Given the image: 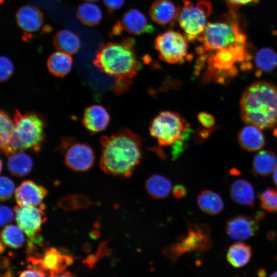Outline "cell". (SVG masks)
I'll return each instance as SVG.
<instances>
[{
  "label": "cell",
  "instance_id": "cell-34",
  "mask_svg": "<svg viewBox=\"0 0 277 277\" xmlns=\"http://www.w3.org/2000/svg\"><path fill=\"white\" fill-rule=\"evenodd\" d=\"M14 71V65L12 61L5 55L0 58V80L5 82L8 80Z\"/></svg>",
  "mask_w": 277,
  "mask_h": 277
},
{
  "label": "cell",
  "instance_id": "cell-25",
  "mask_svg": "<svg viewBox=\"0 0 277 277\" xmlns=\"http://www.w3.org/2000/svg\"><path fill=\"white\" fill-rule=\"evenodd\" d=\"M251 256L252 249L249 245L242 242H236L229 247L226 259L233 267L240 268L250 261Z\"/></svg>",
  "mask_w": 277,
  "mask_h": 277
},
{
  "label": "cell",
  "instance_id": "cell-1",
  "mask_svg": "<svg viewBox=\"0 0 277 277\" xmlns=\"http://www.w3.org/2000/svg\"><path fill=\"white\" fill-rule=\"evenodd\" d=\"M100 166L106 173L130 176L142 158L140 136L127 128L100 139Z\"/></svg>",
  "mask_w": 277,
  "mask_h": 277
},
{
  "label": "cell",
  "instance_id": "cell-22",
  "mask_svg": "<svg viewBox=\"0 0 277 277\" xmlns=\"http://www.w3.org/2000/svg\"><path fill=\"white\" fill-rule=\"evenodd\" d=\"M33 167V161L24 151H17L8 155L7 167L9 172L16 176L28 174Z\"/></svg>",
  "mask_w": 277,
  "mask_h": 277
},
{
  "label": "cell",
  "instance_id": "cell-4",
  "mask_svg": "<svg viewBox=\"0 0 277 277\" xmlns=\"http://www.w3.org/2000/svg\"><path fill=\"white\" fill-rule=\"evenodd\" d=\"M248 48L247 45L199 55L196 70L199 72L206 63L205 80H213L220 84H225L227 80L238 75V66L244 71L252 68V56Z\"/></svg>",
  "mask_w": 277,
  "mask_h": 277
},
{
  "label": "cell",
  "instance_id": "cell-40",
  "mask_svg": "<svg viewBox=\"0 0 277 277\" xmlns=\"http://www.w3.org/2000/svg\"><path fill=\"white\" fill-rule=\"evenodd\" d=\"M172 192L176 197L182 198L186 195V190L184 186L177 185L173 188Z\"/></svg>",
  "mask_w": 277,
  "mask_h": 277
},
{
  "label": "cell",
  "instance_id": "cell-20",
  "mask_svg": "<svg viewBox=\"0 0 277 277\" xmlns=\"http://www.w3.org/2000/svg\"><path fill=\"white\" fill-rule=\"evenodd\" d=\"M230 195L236 203L252 208L255 202V192L253 186L244 179L235 180L231 185Z\"/></svg>",
  "mask_w": 277,
  "mask_h": 277
},
{
  "label": "cell",
  "instance_id": "cell-47",
  "mask_svg": "<svg viewBox=\"0 0 277 277\" xmlns=\"http://www.w3.org/2000/svg\"><path fill=\"white\" fill-rule=\"evenodd\" d=\"M275 260L277 261V256L275 258Z\"/></svg>",
  "mask_w": 277,
  "mask_h": 277
},
{
  "label": "cell",
  "instance_id": "cell-15",
  "mask_svg": "<svg viewBox=\"0 0 277 277\" xmlns=\"http://www.w3.org/2000/svg\"><path fill=\"white\" fill-rule=\"evenodd\" d=\"M47 194L46 188L30 180L22 182L14 192L16 202L22 207L40 205Z\"/></svg>",
  "mask_w": 277,
  "mask_h": 277
},
{
  "label": "cell",
  "instance_id": "cell-26",
  "mask_svg": "<svg viewBox=\"0 0 277 277\" xmlns=\"http://www.w3.org/2000/svg\"><path fill=\"white\" fill-rule=\"evenodd\" d=\"M148 193L152 197L162 199L166 197L171 192L172 184L167 177L159 174L149 177L145 183Z\"/></svg>",
  "mask_w": 277,
  "mask_h": 277
},
{
  "label": "cell",
  "instance_id": "cell-31",
  "mask_svg": "<svg viewBox=\"0 0 277 277\" xmlns=\"http://www.w3.org/2000/svg\"><path fill=\"white\" fill-rule=\"evenodd\" d=\"M14 128V121L6 112L2 110L0 113V145L3 152L10 141Z\"/></svg>",
  "mask_w": 277,
  "mask_h": 277
},
{
  "label": "cell",
  "instance_id": "cell-10",
  "mask_svg": "<svg viewBox=\"0 0 277 277\" xmlns=\"http://www.w3.org/2000/svg\"><path fill=\"white\" fill-rule=\"evenodd\" d=\"M61 148L65 153V162L72 170L85 171L92 166L95 155L89 145L65 139L62 143Z\"/></svg>",
  "mask_w": 277,
  "mask_h": 277
},
{
  "label": "cell",
  "instance_id": "cell-27",
  "mask_svg": "<svg viewBox=\"0 0 277 277\" xmlns=\"http://www.w3.org/2000/svg\"><path fill=\"white\" fill-rule=\"evenodd\" d=\"M254 63L257 68V75L259 76L263 72H271L277 66V53L271 48H262L256 52Z\"/></svg>",
  "mask_w": 277,
  "mask_h": 277
},
{
  "label": "cell",
  "instance_id": "cell-38",
  "mask_svg": "<svg viewBox=\"0 0 277 277\" xmlns=\"http://www.w3.org/2000/svg\"><path fill=\"white\" fill-rule=\"evenodd\" d=\"M103 2L109 11H114L124 6L125 0H103Z\"/></svg>",
  "mask_w": 277,
  "mask_h": 277
},
{
  "label": "cell",
  "instance_id": "cell-17",
  "mask_svg": "<svg viewBox=\"0 0 277 277\" xmlns=\"http://www.w3.org/2000/svg\"><path fill=\"white\" fill-rule=\"evenodd\" d=\"M109 121L110 115L103 106L92 105L85 109L82 123L90 133H96L104 130Z\"/></svg>",
  "mask_w": 277,
  "mask_h": 277
},
{
  "label": "cell",
  "instance_id": "cell-42",
  "mask_svg": "<svg viewBox=\"0 0 277 277\" xmlns=\"http://www.w3.org/2000/svg\"><path fill=\"white\" fill-rule=\"evenodd\" d=\"M272 179L274 184L277 187V166L273 172Z\"/></svg>",
  "mask_w": 277,
  "mask_h": 277
},
{
  "label": "cell",
  "instance_id": "cell-24",
  "mask_svg": "<svg viewBox=\"0 0 277 277\" xmlns=\"http://www.w3.org/2000/svg\"><path fill=\"white\" fill-rule=\"evenodd\" d=\"M277 166V157L272 151L262 150L254 157L252 162L253 172L262 176L273 173Z\"/></svg>",
  "mask_w": 277,
  "mask_h": 277
},
{
  "label": "cell",
  "instance_id": "cell-9",
  "mask_svg": "<svg viewBox=\"0 0 277 277\" xmlns=\"http://www.w3.org/2000/svg\"><path fill=\"white\" fill-rule=\"evenodd\" d=\"M154 47L160 59L169 64H182L190 56L188 39L184 34L173 29L159 34Z\"/></svg>",
  "mask_w": 277,
  "mask_h": 277
},
{
  "label": "cell",
  "instance_id": "cell-35",
  "mask_svg": "<svg viewBox=\"0 0 277 277\" xmlns=\"http://www.w3.org/2000/svg\"><path fill=\"white\" fill-rule=\"evenodd\" d=\"M197 118L201 125L206 128H212L215 123L214 116L206 112H201L198 113Z\"/></svg>",
  "mask_w": 277,
  "mask_h": 277
},
{
  "label": "cell",
  "instance_id": "cell-29",
  "mask_svg": "<svg viewBox=\"0 0 277 277\" xmlns=\"http://www.w3.org/2000/svg\"><path fill=\"white\" fill-rule=\"evenodd\" d=\"M77 14L83 23L89 26L98 24L103 18L102 9L95 2L85 1L81 4L78 8Z\"/></svg>",
  "mask_w": 277,
  "mask_h": 277
},
{
  "label": "cell",
  "instance_id": "cell-28",
  "mask_svg": "<svg viewBox=\"0 0 277 277\" xmlns=\"http://www.w3.org/2000/svg\"><path fill=\"white\" fill-rule=\"evenodd\" d=\"M55 43L59 50L71 55L77 52L81 45V39L77 34L67 29H62L57 32Z\"/></svg>",
  "mask_w": 277,
  "mask_h": 277
},
{
  "label": "cell",
  "instance_id": "cell-30",
  "mask_svg": "<svg viewBox=\"0 0 277 277\" xmlns=\"http://www.w3.org/2000/svg\"><path fill=\"white\" fill-rule=\"evenodd\" d=\"M23 232L17 226L7 225L1 232V242L10 248H19L25 242Z\"/></svg>",
  "mask_w": 277,
  "mask_h": 277
},
{
  "label": "cell",
  "instance_id": "cell-37",
  "mask_svg": "<svg viewBox=\"0 0 277 277\" xmlns=\"http://www.w3.org/2000/svg\"><path fill=\"white\" fill-rule=\"evenodd\" d=\"M230 10H235L239 7L257 3L259 0H225Z\"/></svg>",
  "mask_w": 277,
  "mask_h": 277
},
{
  "label": "cell",
  "instance_id": "cell-45",
  "mask_svg": "<svg viewBox=\"0 0 277 277\" xmlns=\"http://www.w3.org/2000/svg\"><path fill=\"white\" fill-rule=\"evenodd\" d=\"M270 276H277V271L273 272L270 275Z\"/></svg>",
  "mask_w": 277,
  "mask_h": 277
},
{
  "label": "cell",
  "instance_id": "cell-33",
  "mask_svg": "<svg viewBox=\"0 0 277 277\" xmlns=\"http://www.w3.org/2000/svg\"><path fill=\"white\" fill-rule=\"evenodd\" d=\"M15 189L13 182L9 177L2 176L0 179V198L2 202L9 200Z\"/></svg>",
  "mask_w": 277,
  "mask_h": 277
},
{
  "label": "cell",
  "instance_id": "cell-2",
  "mask_svg": "<svg viewBox=\"0 0 277 277\" xmlns=\"http://www.w3.org/2000/svg\"><path fill=\"white\" fill-rule=\"evenodd\" d=\"M135 41L127 37L118 43L104 45L94 61L103 72L114 78L112 90L117 94L124 91L142 67L134 48Z\"/></svg>",
  "mask_w": 277,
  "mask_h": 277
},
{
  "label": "cell",
  "instance_id": "cell-46",
  "mask_svg": "<svg viewBox=\"0 0 277 277\" xmlns=\"http://www.w3.org/2000/svg\"><path fill=\"white\" fill-rule=\"evenodd\" d=\"M85 1H87V2H96L98 1L99 0H85Z\"/></svg>",
  "mask_w": 277,
  "mask_h": 277
},
{
  "label": "cell",
  "instance_id": "cell-36",
  "mask_svg": "<svg viewBox=\"0 0 277 277\" xmlns=\"http://www.w3.org/2000/svg\"><path fill=\"white\" fill-rule=\"evenodd\" d=\"M1 212V225L2 226L11 222L14 218V213L12 210L8 206L1 205L0 207Z\"/></svg>",
  "mask_w": 277,
  "mask_h": 277
},
{
  "label": "cell",
  "instance_id": "cell-41",
  "mask_svg": "<svg viewBox=\"0 0 277 277\" xmlns=\"http://www.w3.org/2000/svg\"><path fill=\"white\" fill-rule=\"evenodd\" d=\"M257 275L260 277L265 276L266 275V271L263 268H260L257 271Z\"/></svg>",
  "mask_w": 277,
  "mask_h": 277
},
{
  "label": "cell",
  "instance_id": "cell-3",
  "mask_svg": "<svg viewBox=\"0 0 277 277\" xmlns=\"http://www.w3.org/2000/svg\"><path fill=\"white\" fill-rule=\"evenodd\" d=\"M240 114L246 124L261 129L277 124V87L264 81L256 82L244 91L240 101Z\"/></svg>",
  "mask_w": 277,
  "mask_h": 277
},
{
  "label": "cell",
  "instance_id": "cell-14",
  "mask_svg": "<svg viewBox=\"0 0 277 277\" xmlns=\"http://www.w3.org/2000/svg\"><path fill=\"white\" fill-rule=\"evenodd\" d=\"M260 221L256 215H236L226 222V231L231 239L244 241L256 234L260 228Z\"/></svg>",
  "mask_w": 277,
  "mask_h": 277
},
{
  "label": "cell",
  "instance_id": "cell-5",
  "mask_svg": "<svg viewBox=\"0 0 277 277\" xmlns=\"http://www.w3.org/2000/svg\"><path fill=\"white\" fill-rule=\"evenodd\" d=\"M230 10L220 20L207 23L197 39L200 43L196 48L199 55L248 45L235 10Z\"/></svg>",
  "mask_w": 277,
  "mask_h": 277
},
{
  "label": "cell",
  "instance_id": "cell-13",
  "mask_svg": "<svg viewBox=\"0 0 277 277\" xmlns=\"http://www.w3.org/2000/svg\"><path fill=\"white\" fill-rule=\"evenodd\" d=\"M155 30L144 13L132 8L124 13L121 21L115 25L113 32L114 34H120L125 31L133 35H142L153 33Z\"/></svg>",
  "mask_w": 277,
  "mask_h": 277
},
{
  "label": "cell",
  "instance_id": "cell-39",
  "mask_svg": "<svg viewBox=\"0 0 277 277\" xmlns=\"http://www.w3.org/2000/svg\"><path fill=\"white\" fill-rule=\"evenodd\" d=\"M19 276H44L46 274L39 270L28 267V269L19 273Z\"/></svg>",
  "mask_w": 277,
  "mask_h": 277
},
{
  "label": "cell",
  "instance_id": "cell-7",
  "mask_svg": "<svg viewBox=\"0 0 277 277\" xmlns=\"http://www.w3.org/2000/svg\"><path fill=\"white\" fill-rule=\"evenodd\" d=\"M149 131L160 146H171L185 140L189 131V124L179 114L164 111L153 119Z\"/></svg>",
  "mask_w": 277,
  "mask_h": 277
},
{
  "label": "cell",
  "instance_id": "cell-18",
  "mask_svg": "<svg viewBox=\"0 0 277 277\" xmlns=\"http://www.w3.org/2000/svg\"><path fill=\"white\" fill-rule=\"evenodd\" d=\"M16 19L19 28L28 33L38 31L43 24L42 13L38 8L31 5L21 7L17 11Z\"/></svg>",
  "mask_w": 277,
  "mask_h": 277
},
{
  "label": "cell",
  "instance_id": "cell-12",
  "mask_svg": "<svg viewBox=\"0 0 277 277\" xmlns=\"http://www.w3.org/2000/svg\"><path fill=\"white\" fill-rule=\"evenodd\" d=\"M44 208L42 203L38 207L18 206L14 208L18 226L30 239L39 235L42 225L46 220Z\"/></svg>",
  "mask_w": 277,
  "mask_h": 277
},
{
  "label": "cell",
  "instance_id": "cell-19",
  "mask_svg": "<svg viewBox=\"0 0 277 277\" xmlns=\"http://www.w3.org/2000/svg\"><path fill=\"white\" fill-rule=\"evenodd\" d=\"M238 142L243 149L248 152H254L264 147L265 140L259 128L249 124L243 127L239 131Z\"/></svg>",
  "mask_w": 277,
  "mask_h": 277
},
{
  "label": "cell",
  "instance_id": "cell-21",
  "mask_svg": "<svg viewBox=\"0 0 277 277\" xmlns=\"http://www.w3.org/2000/svg\"><path fill=\"white\" fill-rule=\"evenodd\" d=\"M72 63L71 54L59 50L50 55L47 65L49 72L53 75L64 77L70 72Z\"/></svg>",
  "mask_w": 277,
  "mask_h": 277
},
{
  "label": "cell",
  "instance_id": "cell-43",
  "mask_svg": "<svg viewBox=\"0 0 277 277\" xmlns=\"http://www.w3.org/2000/svg\"><path fill=\"white\" fill-rule=\"evenodd\" d=\"M276 235L275 233L274 232H270L267 234V237L270 240H273L274 239Z\"/></svg>",
  "mask_w": 277,
  "mask_h": 277
},
{
  "label": "cell",
  "instance_id": "cell-11",
  "mask_svg": "<svg viewBox=\"0 0 277 277\" xmlns=\"http://www.w3.org/2000/svg\"><path fill=\"white\" fill-rule=\"evenodd\" d=\"M31 266L43 271L46 275L61 276L66 267L72 263L71 256L64 254L57 249L51 247L46 249L43 254L31 256L28 259Z\"/></svg>",
  "mask_w": 277,
  "mask_h": 277
},
{
  "label": "cell",
  "instance_id": "cell-44",
  "mask_svg": "<svg viewBox=\"0 0 277 277\" xmlns=\"http://www.w3.org/2000/svg\"><path fill=\"white\" fill-rule=\"evenodd\" d=\"M230 172V174L232 175H238L239 174V171H238V170H235V169L231 170Z\"/></svg>",
  "mask_w": 277,
  "mask_h": 277
},
{
  "label": "cell",
  "instance_id": "cell-16",
  "mask_svg": "<svg viewBox=\"0 0 277 277\" xmlns=\"http://www.w3.org/2000/svg\"><path fill=\"white\" fill-rule=\"evenodd\" d=\"M180 7L170 0H155L149 11L153 22L161 26H172L178 17Z\"/></svg>",
  "mask_w": 277,
  "mask_h": 277
},
{
  "label": "cell",
  "instance_id": "cell-8",
  "mask_svg": "<svg viewBox=\"0 0 277 277\" xmlns=\"http://www.w3.org/2000/svg\"><path fill=\"white\" fill-rule=\"evenodd\" d=\"M212 6L210 2L200 0L194 4L190 0H183L180 7L178 22L189 42H195L204 31L207 18L211 13Z\"/></svg>",
  "mask_w": 277,
  "mask_h": 277
},
{
  "label": "cell",
  "instance_id": "cell-32",
  "mask_svg": "<svg viewBox=\"0 0 277 277\" xmlns=\"http://www.w3.org/2000/svg\"><path fill=\"white\" fill-rule=\"evenodd\" d=\"M261 207L270 213L277 212V190L268 187L260 195Z\"/></svg>",
  "mask_w": 277,
  "mask_h": 277
},
{
  "label": "cell",
  "instance_id": "cell-6",
  "mask_svg": "<svg viewBox=\"0 0 277 277\" xmlns=\"http://www.w3.org/2000/svg\"><path fill=\"white\" fill-rule=\"evenodd\" d=\"M13 121V134L4 153L8 156L17 151H39L45 137L43 118L35 113H22L15 110Z\"/></svg>",
  "mask_w": 277,
  "mask_h": 277
},
{
  "label": "cell",
  "instance_id": "cell-23",
  "mask_svg": "<svg viewBox=\"0 0 277 277\" xmlns=\"http://www.w3.org/2000/svg\"><path fill=\"white\" fill-rule=\"evenodd\" d=\"M197 205L204 212L211 215L219 214L224 208L222 197L216 192L205 190L197 196Z\"/></svg>",
  "mask_w": 277,
  "mask_h": 277
}]
</instances>
